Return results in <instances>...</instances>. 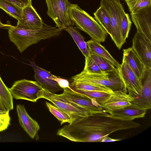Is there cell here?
I'll list each match as a JSON object with an SVG mask.
<instances>
[{"label": "cell", "instance_id": "obj_15", "mask_svg": "<svg viewBox=\"0 0 151 151\" xmlns=\"http://www.w3.org/2000/svg\"><path fill=\"white\" fill-rule=\"evenodd\" d=\"M29 65L34 70V78L36 81L44 89L54 93L63 89L54 79V75L37 66L34 62H30Z\"/></svg>", "mask_w": 151, "mask_h": 151}, {"label": "cell", "instance_id": "obj_30", "mask_svg": "<svg viewBox=\"0 0 151 151\" xmlns=\"http://www.w3.org/2000/svg\"><path fill=\"white\" fill-rule=\"evenodd\" d=\"M83 70L87 73L92 74H103L107 72L102 71L90 55L85 58V65Z\"/></svg>", "mask_w": 151, "mask_h": 151}, {"label": "cell", "instance_id": "obj_27", "mask_svg": "<svg viewBox=\"0 0 151 151\" xmlns=\"http://www.w3.org/2000/svg\"><path fill=\"white\" fill-rule=\"evenodd\" d=\"M72 90L78 93L84 94L91 99L95 100L100 106L109 98L111 93L100 91H86L78 89Z\"/></svg>", "mask_w": 151, "mask_h": 151}, {"label": "cell", "instance_id": "obj_3", "mask_svg": "<svg viewBox=\"0 0 151 151\" xmlns=\"http://www.w3.org/2000/svg\"><path fill=\"white\" fill-rule=\"evenodd\" d=\"M68 14L72 26L75 25L93 40L100 43L105 41L108 36L106 31L94 18L78 4H71Z\"/></svg>", "mask_w": 151, "mask_h": 151}, {"label": "cell", "instance_id": "obj_24", "mask_svg": "<svg viewBox=\"0 0 151 151\" xmlns=\"http://www.w3.org/2000/svg\"><path fill=\"white\" fill-rule=\"evenodd\" d=\"M0 8L17 21L21 18L22 9L13 3L5 0H0Z\"/></svg>", "mask_w": 151, "mask_h": 151}, {"label": "cell", "instance_id": "obj_4", "mask_svg": "<svg viewBox=\"0 0 151 151\" xmlns=\"http://www.w3.org/2000/svg\"><path fill=\"white\" fill-rule=\"evenodd\" d=\"M72 81L105 86L113 91L121 90L127 92L124 83L117 68L103 74L88 73L83 70L72 77Z\"/></svg>", "mask_w": 151, "mask_h": 151}, {"label": "cell", "instance_id": "obj_7", "mask_svg": "<svg viewBox=\"0 0 151 151\" xmlns=\"http://www.w3.org/2000/svg\"><path fill=\"white\" fill-rule=\"evenodd\" d=\"M47 14L54 22L56 27L62 30L72 24L68 10L71 4L68 0H45Z\"/></svg>", "mask_w": 151, "mask_h": 151}, {"label": "cell", "instance_id": "obj_31", "mask_svg": "<svg viewBox=\"0 0 151 151\" xmlns=\"http://www.w3.org/2000/svg\"><path fill=\"white\" fill-rule=\"evenodd\" d=\"M132 24L129 14L125 13L123 17L121 24L122 38L125 42L128 37Z\"/></svg>", "mask_w": 151, "mask_h": 151}, {"label": "cell", "instance_id": "obj_11", "mask_svg": "<svg viewBox=\"0 0 151 151\" xmlns=\"http://www.w3.org/2000/svg\"><path fill=\"white\" fill-rule=\"evenodd\" d=\"M130 15L137 32L151 42V6L144 8Z\"/></svg>", "mask_w": 151, "mask_h": 151}, {"label": "cell", "instance_id": "obj_19", "mask_svg": "<svg viewBox=\"0 0 151 151\" xmlns=\"http://www.w3.org/2000/svg\"><path fill=\"white\" fill-rule=\"evenodd\" d=\"M122 61L126 63L141 81L145 67L132 47L123 49Z\"/></svg>", "mask_w": 151, "mask_h": 151}, {"label": "cell", "instance_id": "obj_18", "mask_svg": "<svg viewBox=\"0 0 151 151\" xmlns=\"http://www.w3.org/2000/svg\"><path fill=\"white\" fill-rule=\"evenodd\" d=\"M147 110L132 104L123 108L110 112L113 117L125 120H132L145 117Z\"/></svg>", "mask_w": 151, "mask_h": 151}, {"label": "cell", "instance_id": "obj_9", "mask_svg": "<svg viewBox=\"0 0 151 151\" xmlns=\"http://www.w3.org/2000/svg\"><path fill=\"white\" fill-rule=\"evenodd\" d=\"M59 95L91 114L105 111L95 100L91 99L84 94L73 91L71 88L64 89L63 92Z\"/></svg>", "mask_w": 151, "mask_h": 151}, {"label": "cell", "instance_id": "obj_35", "mask_svg": "<svg viewBox=\"0 0 151 151\" xmlns=\"http://www.w3.org/2000/svg\"><path fill=\"white\" fill-rule=\"evenodd\" d=\"M107 135L104 137L101 141L100 142H113L115 141H119L121 140L119 139H114L110 138Z\"/></svg>", "mask_w": 151, "mask_h": 151}, {"label": "cell", "instance_id": "obj_23", "mask_svg": "<svg viewBox=\"0 0 151 151\" xmlns=\"http://www.w3.org/2000/svg\"><path fill=\"white\" fill-rule=\"evenodd\" d=\"M95 19L102 26L107 34H111L110 19L109 15L105 9L100 6L93 13Z\"/></svg>", "mask_w": 151, "mask_h": 151}, {"label": "cell", "instance_id": "obj_25", "mask_svg": "<svg viewBox=\"0 0 151 151\" xmlns=\"http://www.w3.org/2000/svg\"><path fill=\"white\" fill-rule=\"evenodd\" d=\"M0 99L8 110L13 109V97L8 88L0 76Z\"/></svg>", "mask_w": 151, "mask_h": 151}, {"label": "cell", "instance_id": "obj_1", "mask_svg": "<svg viewBox=\"0 0 151 151\" xmlns=\"http://www.w3.org/2000/svg\"><path fill=\"white\" fill-rule=\"evenodd\" d=\"M140 126L132 120L115 118L102 111L75 119L59 129L57 134L75 142H100L112 133Z\"/></svg>", "mask_w": 151, "mask_h": 151}, {"label": "cell", "instance_id": "obj_26", "mask_svg": "<svg viewBox=\"0 0 151 151\" xmlns=\"http://www.w3.org/2000/svg\"><path fill=\"white\" fill-rule=\"evenodd\" d=\"M45 103L49 111L60 121L61 125L65 123L70 124L73 121L69 114L56 106L47 102Z\"/></svg>", "mask_w": 151, "mask_h": 151}, {"label": "cell", "instance_id": "obj_33", "mask_svg": "<svg viewBox=\"0 0 151 151\" xmlns=\"http://www.w3.org/2000/svg\"><path fill=\"white\" fill-rule=\"evenodd\" d=\"M54 79L57 81L59 86L63 89L65 88H71L70 86V83L67 80L55 75L54 76Z\"/></svg>", "mask_w": 151, "mask_h": 151}, {"label": "cell", "instance_id": "obj_36", "mask_svg": "<svg viewBox=\"0 0 151 151\" xmlns=\"http://www.w3.org/2000/svg\"><path fill=\"white\" fill-rule=\"evenodd\" d=\"M8 110L0 99V111H6Z\"/></svg>", "mask_w": 151, "mask_h": 151}, {"label": "cell", "instance_id": "obj_6", "mask_svg": "<svg viewBox=\"0 0 151 151\" xmlns=\"http://www.w3.org/2000/svg\"><path fill=\"white\" fill-rule=\"evenodd\" d=\"M9 89L13 97L36 102L42 98L44 89L37 82L23 79L15 81Z\"/></svg>", "mask_w": 151, "mask_h": 151}, {"label": "cell", "instance_id": "obj_28", "mask_svg": "<svg viewBox=\"0 0 151 151\" xmlns=\"http://www.w3.org/2000/svg\"><path fill=\"white\" fill-rule=\"evenodd\" d=\"M130 14L144 8L151 6V0H124Z\"/></svg>", "mask_w": 151, "mask_h": 151}, {"label": "cell", "instance_id": "obj_29", "mask_svg": "<svg viewBox=\"0 0 151 151\" xmlns=\"http://www.w3.org/2000/svg\"><path fill=\"white\" fill-rule=\"evenodd\" d=\"M90 56L103 72H108L115 69L116 68L107 59L97 54L90 53Z\"/></svg>", "mask_w": 151, "mask_h": 151}, {"label": "cell", "instance_id": "obj_20", "mask_svg": "<svg viewBox=\"0 0 151 151\" xmlns=\"http://www.w3.org/2000/svg\"><path fill=\"white\" fill-rule=\"evenodd\" d=\"M86 42L90 53L97 54L107 59L118 69L120 68L121 64L111 55L100 42L92 39Z\"/></svg>", "mask_w": 151, "mask_h": 151}, {"label": "cell", "instance_id": "obj_32", "mask_svg": "<svg viewBox=\"0 0 151 151\" xmlns=\"http://www.w3.org/2000/svg\"><path fill=\"white\" fill-rule=\"evenodd\" d=\"M9 111H0V132L7 129L10 124V118Z\"/></svg>", "mask_w": 151, "mask_h": 151}, {"label": "cell", "instance_id": "obj_17", "mask_svg": "<svg viewBox=\"0 0 151 151\" xmlns=\"http://www.w3.org/2000/svg\"><path fill=\"white\" fill-rule=\"evenodd\" d=\"M17 111L20 126L31 138H34L40 129L39 124L29 116L24 105L17 104Z\"/></svg>", "mask_w": 151, "mask_h": 151}, {"label": "cell", "instance_id": "obj_8", "mask_svg": "<svg viewBox=\"0 0 151 151\" xmlns=\"http://www.w3.org/2000/svg\"><path fill=\"white\" fill-rule=\"evenodd\" d=\"M42 98L50 101L54 105L69 114L73 120L91 114L85 109L68 101L59 94L44 89Z\"/></svg>", "mask_w": 151, "mask_h": 151}, {"label": "cell", "instance_id": "obj_21", "mask_svg": "<svg viewBox=\"0 0 151 151\" xmlns=\"http://www.w3.org/2000/svg\"><path fill=\"white\" fill-rule=\"evenodd\" d=\"M63 30L67 31L72 37L80 50L85 58L88 57L90 52L84 38L75 27L72 26L67 27Z\"/></svg>", "mask_w": 151, "mask_h": 151}, {"label": "cell", "instance_id": "obj_22", "mask_svg": "<svg viewBox=\"0 0 151 151\" xmlns=\"http://www.w3.org/2000/svg\"><path fill=\"white\" fill-rule=\"evenodd\" d=\"M72 89H78L86 91H97L112 93L113 91L110 88L103 86L89 84L72 81L70 84Z\"/></svg>", "mask_w": 151, "mask_h": 151}, {"label": "cell", "instance_id": "obj_16", "mask_svg": "<svg viewBox=\"0 0 151 151\" xmlns=\"http://www.w3.org/2000/svg\"><path fill=\"white\" fill-rule=\"evenodd\" d=\"M133 97L123 91H114L101 106L107 113L123 108L131 104Z\"/></svg>", "mask_w": 151, "mask_h": 151}, {"label": "cell", "instance_id": "obj_34", "mask_svg": "<svg viewBox=\"0 0 151 151\" xmlns=\"http://www.w3.org/2000/svg\"><path fill=\"white\" fill-rule=\"evenodd\" d=\"M13 3L23 9L25 7L32 4V0H5Z\"/></svg>", "mask_w": 151, "mask_h": 151}, {"label": "cell", "instance_id": "obj_2", "mask_svg": "<svg viewBox=\"0 0 151 151\" xmlns=\"http://www.w3.org/2000/svg\"><path fill=\"white\" fill-rule=\"evenodd\" d=\"M8 29L10 41L22 52L32 45L43 40L58 36L62 30L57 27L44 23L40 28L35 30H26L11 25L10 22L6 24V28Z\"/></svg>", "mask_w": 151, "mask_h": 151}, {"label": "cell", "instance_id": "obj_13", "mask_svg": "<svg viewBox=\"0 0 151 151\" xmlns=\"http://www.w3.org/2000/svg\"><path fill=\"white\" fill-rule=\"evenodd\" d=\"M44 24L41 18L32 4L22 9L21 18L15 26L29 30L39 29Z\"/></svg>", "mask_w": 151, "mask_h": 151}, {"label": "cell", "instance_id": "obj_5", "mask_svg": "<svg viewBox=\"0 0 151 151\" xmlns=\"http://www.w3.org/2000/svg\"><path fill=\"white\" fill-rule=\"evenodd\" d=\"M100 6L104 7L109 15L112 40L119 50L125 42L123 40L121 30L123 17L125 13L119 0H101Z\"/></svg>", "mask_w": 151, "mask_h": 151}, {"label": "cell", "instance_id": "obj_14", "mask_svg": "<svg viewBox=\"0 0 151 151\" xmlns=\"http://www.w3.org/2000/svg\"><path fill=\"white\" fill-rule=\"evenodd\" d=\"M118 70L125 88L128 92L140 95L142 89V81L128 65L122 61Z\"/></svg>", "mask_w": 151, "mask_h": 151}, {"label": "cell", "instance_id": "obj_10", "mask_svg": "<svg viewBox=\"0 0 151 151\" xmlns=\"http://www.w3.org/2000/svg\"><path fill=\"white\" fill-rule=\"evenodd\" d=\"M142 89L140 95L130 92L134 98L131 103L147 110L151 108V68H145L142 80Z\"/></svg>", "mask_w": 151, "mask_h": 151}, {"label": "cell", "instance_id": "obj_12", "mask_svg": "<svg viewBox=\"0 0 151 151\" xmlns=\"http://www.w3.org/2000/svg\"><path fill=\"white\" fill-rule=\"evenodd\" d=\"M132 47L145 67L151 68V42L137 32L133 38Z\"/></svg>", "mask_w": 151, "mask_h": 151}]
</instances>
